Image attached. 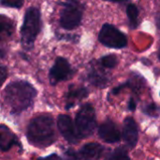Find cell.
Returning a JSON list of instances; mask_svg holds the SVG:
<instances>
[{
	"mask_svg": "<svg viewBox=\"0 0 160 160\" xmlns=\"http://www.w3.org/2000/svg\"><path fill=\"white\" fill-rule=\"evenodd\" d=\"M37 95L35 88L26 82L9 83L4 94L5 104L11 112H21L30 107Z\"/></svg>",
	"mask_w": 160,
	"mask_h": 160,
	"instance_id": "cell-1",
	"label": "cell"
},
{
	"mask_svg": "<svg viewBox=\"0 0 160 160\" xmlns=\"http://www.w3.org/2000/svg\"><path fill=\"white\" fill-rule=\"evenodd\" d=\"M27 139L35 146L46 147L54 141L53 120L49 115H40L31 121L27 128Z\"/></svg>",
	"mask_w": 160,
	"mask_h": 160,
	"instance_id": "cell-2",
	"label": "cell"
},
{
	"mask_svg": "<svg viewBox=\"0 0 160 160\" xmlns=\"http://www.w3.org/2000/svg\"><path fill=\"white\" fill-rule=\"evenodd\" d=\"M40 30V12L38 8L31 7L27 9L22 26V42L25 47L33 45Z\"/></svg>",
	"mask_w": 160,
	"mask_h": 160,
	"instance_id": "cell-3",
	"label": "cell"
},
{
	"mask_svg": "<svg viewBox=\"0 0 160 160\" xmlns=\"http://www.w3.org/2000/svg\"><path fill=\"white\" fill-rule=\"evenodd\" d=\"M97 126L96 113L90 104L83 105L76 116V131L80 139L90 137Z\"/></svg>",
	"mask_w": 160,
	"mask_h": 160,
	"instance_id": "cell-4",
	"label": "cell"
},
{
	"mask_svg": "<svg viewBox=\"0 0 160 160\" xmlns=\"http://www.w3.org/2000/svg\"><path fill=\"white\" fill-rule=\"evenodd\" d=\"M98 38L103 45L115 49L124 48L128 43L126 35L109 23H106L102 26L98 35Z\"/></svg>",
	"mask_w": 160,
	"mask_h": 160,
	"instance_id": "cell-5",
	"label": "cell"
},
{
	"mask_svg": "<svg viewBox=\"0 0 160 160\" xmlns=\"http://www.w3.org/2000/svg\"><path fill=\"white\" fill-rule=\"evenodd\" d=\"M82 20V9L77 3L69 2L66 5L60 17V24L63 28L71 30L77 27Z\"/></svg>",
	"mask_w": 160,
	"mask_h": 160,
	"instance_id": "cell-6",
	"label": "cell"
},
{
	"mask_svg": "<svg viewBox=\"0 0 160 160\" xmlns=\"http://www.w3.org/2000/svg\"><path fill=\"white\" fill-rule=\"evenodd\" d=\"M71 68L68 60L63 57H58L50 72L51 82L55 84L58 82L65 81L71 76Z\"/></svg>",
	"mask_w": 160,
	"mask_h": 160,
	"instance_id": "cell-7",
	"label": "cell"
},
{
	"mask_svg": "<svg viewBox=\"0 0 160 160\" xmlns=\"http://www.w3.org/2000/svg\"><path fill=\"white\" fill-rule=\"evenodd\" d=\"M57 124L59 131L68 142H69L70 143H77L79 142L80 138L77 134L76 129L74 128L72 120L69 116L65 114L59 115Z\"/></svg>",
	"mask_w": 160,
	"mask_h": 160,
	"instance_id": "cell-8",
	"label": "cell"
},
{
	"mask_svg": "<svg viewBox=\"0 0 160 160\" xmlns=\"http://www.w3.org/2000/svg\"><path fill=\"white\" fill-rule=\"evenodd\" d=\"M98 135L101 140L108 143L118 142L121 139L120 131L117 126L111 120L105 121L98 128Z\"/></svg>",
	"mask_w": 160,
	"mask_h": 160,
	"instance_id": "cell-9",
	"label": "cell"
},
{
	"mask_svg": "<svg viewBox=\"0 0 160 160\" xmlns=\"http://www.w3.org/2000/svg\"><path fill=\"white\" fill-rule=\"evenodd\" d=\"M138 127L135 120L132 117H127L124 122L123 139L129 148H133L136 146L138 142Z\"/></svg>",
	"mask_w": 160,
	"mask_h": 160,
	"instance_id": "cell-10",
	"label": "cell"
},
{
	"mask_svg": "<svg viewBox=\"0 0 160 160\" xmlns=\"http://www.w3.org/2000/svg\"><path fill=\"white\" fill-rule=\"evenodd\" d=\"M15 134L5 125H0V150L8 151L14 145L19 144Z\"/></svg>",
	"mask_w": 160,
	"mask_h": 160,
	"instance_id": "cell-11",
	"label": "cell"
},
{
	"mask_svg": "<svg viewBox=\"0 0 160 160\" xmlns=\"http://www.w3.org/2000/svg\"><path fill=\"white\" fill-rule=\"evenodd\" d=\"M103 152V147L97 142L85 144L80 151V157L82 160H98Z\"/></svg>",
	"mask_w": 160,
	"mask_h": 160,
	"instance_id": "cell-12",
	"label": "cell"
},
{
	"mask_svg": "<svg viewBox=\"0 0 160 160\" xmlns=\"http://www.w3.org/2000/svg\"><path fill=\"white\" fill-rule=\"evenodd\" d=\"M15 29V24L12 20L5 15H0V40L9 38Z\"/></svg>",
	"mask_w": 160,
	"mask_h": 160,
	"instance_id": "cell-13",
	"label": "cell"
},
{
	"mask_svg": "<svg viewBox=\"0 0 160 160\" xmlns=\"http://www.w3.org/2000/svg\"><path fill=\"white\" fill-rule=\"evenodd\" d=\"M127 14L130 21V23L132 24V27L135 28L138 24V15H139L138 8L134 4H129L127 7Z\"/></svg>",
	"mask_w": 160,
	"mask_h": 160,
	"instance_id": "cell-14",
	"label": "cell"
},
{
	"mask_svg": "<svg viewBox=\"0 0 160 160\" xmlns=\"http://www.w3.org/2000/svg\"><path fill=\"white\" fill-rule=\"evenodd\" d=\"M107 160H130L127 150L124 147H118L113 150L108 157Z\"/></svg>",
	"mask_w": 160,
	"mask_h": 160,
	"instance_id": "cell-15",
	"label": "cell"
},
{
	"mask_svg": "<svg viewBox=\"0 0 160 160\" xmlns=\"http://www.w3.org/2000/svg\"><path fill=\"white\" fill-rule=\"evenodd\" d=\"M100 63L104 68H113L117 64V58L114 55H106L100 59Z\"/></svg>",
	"mask_w": 160,
	"mask_h": 160,
	"instance_id": "cell-16",
	"label": "cell"
},
{
	"mask_svg": "<svg viewBox=\"0 0 160 160\" xmlns=\"http://www.w3.org/2000/svg\"><path fill=\"white\" fill-rule=\"evenodd\" d=\"M87 91L84 88H80V89H74V90H70L69 94L68 96V99H77V98H83L87 96Z\"/></svg>",
	"mask_w": 160,
	"mask_h": 160,
	"instance_id": "cell-17",
	"label": "cell"
},
{
	"mask_svg": "<svg viewBox=\"0 0 160 160\" xmlns=\"http://www.w3.org/2000/svg\"><path fill=\"white\" fill-rule=\"evenodd\" d=\"M145 113L150 115V116H158L160 112V108L155 103L149 104L146 106L145 110H144Z\"/></svg>",
	"mask_w": 160,
	"mask_h": 160,
	"instance_id": "cell-18",
	"label": "cell"
},
{
	"mask_svg": "<svg viewBox=\"0 0 160 160\" xmlns=\"http://www.w3.org/2000/svg\"><path fill=\"white\" fill-rule=\"evenodd\" d=\"M2 5L4 6H7V7H11V8H21L22 6V1H18V0H8V1H1L0 2Z\"/></svg>",
	"mask_w": 160,
	"mask_h": 160,
	"instance_id": "cell-19",
	"label": "cell"
},
{
	"mask_svg": "<svg viewBox=\"0 0 160 160\" xmlns=\"http://www.w3.org/2000/svg\"><path fill=\"white\" fill-rule=\"evenodd\" d=\"M8 77V72L6 68H4L3 66L0 65V87L3 85V83L5 82L6 79Z\"/></svg>",
	"mask_w": 160,
	"mask_h": 160,
	"instance_id": "cell-20",
	"label": "cell"
},
{
	"mask_svg": "<svg viewBox=\"0 0 160 160\" xmlns=\"http://www.w3.org/2000/svg\"><path fill=\"white\" fill-rule=\"evenodd\" d=\"M67 160H76V155L73 152H68L67 154Z\"/></svg>",
	"mask_w": 160,
	"mask_h": 160,
	"instance_id": "cell-21",
	"label": "cell"
},
{
	"mask_svg": "<svg viewBox=\"0 0 160 160\" xmlns=\"http://www.w3.org/2000/svg\"><path fill=\"white\" fill-rule=\"evenodd\" d=\"M128 108H129V110H130V111H135V109H136V102L134 101V99H133V98H131V99H130V101H129V105H128Z\"/></svg>",
	"mask_w": 160,
	"mask_h": 160,
	"instance_id": "cell-22",
	"label": "cell"
},
{
	"mask_svg": "<svg viewBox=\"0 0 160 160\" xmlns=\"http://www.w3.org/2000/svg\"><path fill=\"white\" fill-rule=\"evenodd\" d=\"M39 160H62L57 155H52L48 158H42V159Z\"/></svg>",
	"mask_w": 160,
	"mask_h": 160,
	"instance_id": "cell-23",
	"label": "cell"
},
{
	"mask_svg": "<svg viewBox=\"0 0 160 160\" xmlns=\"http://www.w3.org/2000/svg\"><path fill=\"white\" fill-rule=\"evenodd\" d=\"M158 56H159V59H160V48H159V52H158Z\"/></svg>",
	"mask_w": 160,
	"mask_h": 160,
	"instance_id": "cell-24",
	"label": "cell"
}]
</instances>
